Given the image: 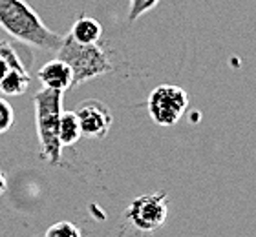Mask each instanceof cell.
Masks as SVG:
<instances>
[{
	"label": "cell",
	"mask_w": 256,
	"mask_h": 237,
	"mask_svg": "<svg viewBox=\"0 0 256 237\" xmlns=\"http://www.w3.org/2000/svg\"><path fill=\"white\" fill-rule=\"evenodd\" d=\"M0 27L13 38L42 51H59L62 37L50 29L26 0H0Z\"/></svg>",
	"instance_id": "obj_1"
},
{
	"label": "cell",
	"mask_w": 256,
	"mask_h": 237,
	"mask_svg": "<svg viewBox=\"0 0 256 237\" xmlns=\"http://www.w3.org/2000/svg\"><path fill=\"white\" fill-rule=\"evenodd\" d=\"M62 95V91L42 88L33 97L37 137L38 142H40V155L52 166H59L60 161H62V146L59 142Z\"/></svg>",
	"instance_id": "obj_2"
},
{
	"label": "cell",
	"mask_w": 256,
	"mask_h": 237,
	"mask_svg": "<svg viewBox=\"0 0 256 237\" xmlns=\"http://www.w3.org/2000/svg\"><path fill=\"white\" fill-rule=\"evenodd\" d=\"M57 58L64 60L74 71V86L84 84L88 80L110 73L114 69L110 57L99 44H80L72 35L62 37Z\"/></svg>",
	"instance_id": "obj_3"
},
{
	"label": "cell",
	"mask_w": 256,
	"mask_h": 237,
	"mask_svg": "<svg viewBox=\"0 0 256 237\" xmlns=\"http://www.w3.org/2000/svg\"><path fill=\"white\" fill-rule=\"evenodd\" d=\"M148 115L150 119L163 128H170L182 121L188 108L187 91L174 84H161L148 95Z\"/></svg>",
	"instance_id": "obj_4"
},
{
	"label": "cell",
	"mask_w": 256,
	"mask_h": 237,
	"mask_svg": "<svg viewBox=\"0 0 256 237\" xmlns=\"http://www.w3.org/2000/svg\"><path fill=\"white\" fill-rule=\"evenodd\" d=\"M168 195L163 192L141 195L134 199L126 208V221L139 232H154L163 227L168 216Z\"/></svg>",
	"instance_id": "obj_5"
},
{
	"label": "cell",
	"mask_w": 256,
	"mask_h": 237,
	"mask_svg": "<svg viewBox=\"0 0 256 237\" xmlns=\"http://www.w3.org/2000/svg\"><path fill=\"white\" fill-rule=\"evenodd\" d=\"M79 119L80 133L88 139H102L106 137L112 128L114 115L110 106L104 104L99 99H88L79 106L75 111Z\"/></svg>",
	"instance_id": "obj_6"
},
{
	"label": "cell",
	"mask_w": 256,
	"mask_h": 237,
	"mask_svg": "<svg viewBox=\"0 0 256 237\" xmlns=\"http://www.w3.org/2000/svg\"><path fill=\"white\" fill-rule=\"evenodd\" d=\"M37 77L40 80L42 88H46V90H55L64 93V91L74 86V71L60 58L48 60L42 68L38 69Z\"/></svg>",
	"instance_id": "obj_7"
},
{
	"label": "cell",
	"mask_w": 256,
	"mask_h": 237,
	"mask_svg": "<svg viewBox=\"0 0 256 237\" xmlns=\"http://www.w3.org/2000/svg\"><path fill=\"white\" fill-rule=\"evenodd\" d=\"M70 35L74 40L80 44H97L102 37V26L96 18H92L88 15H80L74 22Z\"/></svg>",
	"instance_id": "obj_8"
},
{
	"label": "cell",
	"mask_w": 256,
	"mask_h": 237,
	"mask_svg": "<svg viewBox=\"0 0 256 237\" xmlns=\"http://www.w3.org/2000/svg\"><path fill=\"white\" fill-rule=\"evenodd\" d=\"M30 73L26 68H16L11 69L10 73L6 75V79L0 82V91L8 97H16V95L26 93V90L30 88Z\"/></svg>",
	"instance_id": "obj_9"
},
{
	"label": "cell",
	"mask_w": 256,
	"mask_h": 237,
	"mask_svg": "<svg viewBox=\"0 0 256 237\" xmlns=\"http://www.w3.org/2000/svg\"><path fill=\"white\" fill-rule=\"evenodd\" d=\"M82 137L79 126V119L75 115V111H62L59 124V142L60 146H72Z\"/></svg>",
	"instance_id": "obj_10"
},
{
	"label": "cell",
	"mask_w": 256,
	"mask_h": 237,
	"mask_svg": "<svg viewBox=\"0 0 256 237\" xmlns=\"http://www.w3.org/2000/svg\"><path fill=\"white\" fill-rule=\"evenodd\" d=\"M16 68H26V66L20 60L13 44L8 40H0V82L6 79V75L10 73L11 69Z\"/></svg>",
	"instance_id": "obj_11"
},
{
	"label": "cell",
	"mask_w": 256,
	"mask_h": 237,
	"mask_svg": "<svg viewBox=\"0 0 256 237\" xmlns=\"http://www.w3.org/2000/svg\"><path fill=\"white\" fill-rule=\"evenodd\" d=\"M44 237H82L80 230L70 221H59L48 228Z\"/></svg>",
	"instance_id": "obj_12"
},
{
	"label": "cell",
	"mask_w": 256,
	"mask_h": 237,
	"mask_svg": "<svg viewBox=\"0 0 256 237\" xmlns=\"http://www.w3.org/2000/svg\"><path fill=\"white\" fill-rule=\"evenodd\" d=\"M160 4V0H130V9H128V20L134 22L139 16L144 15L146 11L154 9Z\"/></svg>",
	"instance_id": "obj_13"
},
{
	"label": "cell",
	"mask_w": 256,
	"mask_h": 237,
	"mask_svg": "<svg viewBox=\"0 0 256 237\" xmlns=\"http://www.w3.org/2000/svg\"><path fill=\"white\" fill-rule=\"evenodd\" d=\"M15 122V111H13V106L0 97V135L6 132H10V128L13 126Z\"/></svg>",
	"instance_id": "obj_14"
},
{
	"label": "cell",
	"mask_w": 256,
	"mask_h": 237,
	"mask_svg": "<svg viewBox=\"0 0 256 237\" xmlns=\"http://www.w3.org/2000/svg\"><path fill=\"white\" fill-rule=\"evenodd\" d=\"M4 190H6V177H4V174L0 172V195L4 194Z\"/></svg>",
	"instance_id": "obj_15"
}]
</instances>
